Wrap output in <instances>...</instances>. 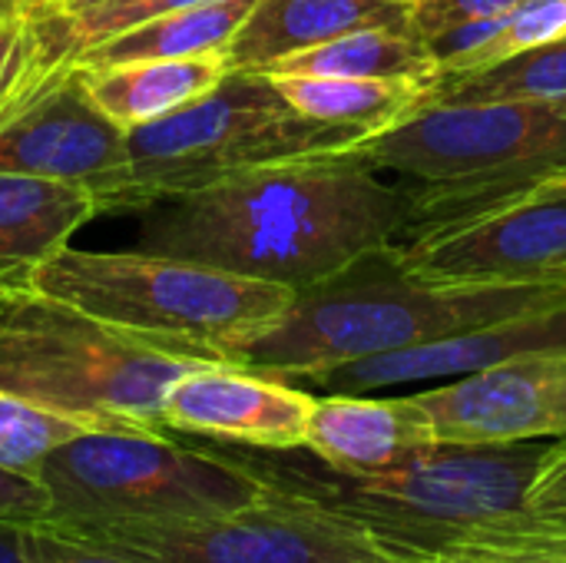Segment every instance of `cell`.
I'll return each mask as SVG.
<instances>
[{
	"instance_id": "6da1fadb",
	"label": "cell",
	"mask_w": 566,
	"mask_h": 563,
	"mask_svg": "<svg viewBox=\"0 0 566 563\" xmlns=\"http://www.w3.org/2000/svg\"><path fill=\"white\" fill-rule=\"evenodd\" d=\"M408 222V192L348 146L159 199L139 209L136 249L302 292L388 249Z\"/></svg>"
},
{
	"instance_id": "7a4b0ae2",
	"label": "cell",
	"mask_w": 566,
	"mask_h": 563,
	"mask_svg": "<svg viewBox=\"0 0 566 563\" xmlns=\"http://www.w3.org/2000/svg\"><path fill=\"white\" fill-rule=\"evenodd\" d=\"M295 451H232L269 491L322 504L415 563L444 557L566 561V528L527 511L547 441L438 445L411 465L348 475Z\"/></svg>"
},
{
	"instance_id": "3957f363",
	"label": "cell",
	"mask_w": 566,
	"mask_h": 563,
	"mask_svg": "<svg viewBox=\"0 0 566 563\" xmlns=\"http://www.w3.org/2000/svg\"><path fill=\"white\" fill-rule=\"evenodd\" d=\"M557 312H566V285L438 289L401 275L381 249L348 272L295 292L292 305L232 345L226 362L312 382L361 358Z\"/></svg>"
},
{
	"instance_id": "277c9868",
	"label": "cell",
	"mask_w": 566,
	"mask_h": 563,
	"mask_svg": "<svg viewBox=\"0 0 566 563\" xmlns=\"http://www.w3.org/2000/svg\"><path fill=\"white\" fill-rule=\"evenodd\" d=\"M30 292L206 362H226L232 345L272 325L295 299L289 285L189 259L70 246L36 269Z\"/></svg>"
},
{
	"instance_id": "5b68a950",
	"label": "cell",
	"mask_w": 566,
	"mask_h": 563,
	"mask_svg": "<svg viewBox=\"0 0 566 563\" xmlns=\"http://www.w3.org/2000/svg\"><path fill=\"white\" fill-rule=\"evenodd\" d=\"M199 365L33 292L0 305V385L90 428L163 431L169 388Z\"/></svg>"
},
{
	"instance_id": "8992f818",
	"label": "cell",
	"mask_w": 566,
	"mask_h": 563,
	"mask_svg": "<svg viewBox=\"0 0 566 563\" xmlns=\"http://www.w3.org/2000/svg\"><path fill=\"white\" fill-rule=\"evenodd\" d=\"M355 149L411 199V222L468 212L566 166V106L421 103Z\"/></svg>"
},
{
	"instance_id": "52a82bcc",
	"label": "cell",
	"mask_w": 566,
	"mask_h": 563,
	"mask_svg": "<svg viewBox=\"0 0 566 563\" xmlns=\"http://www.w3.org/2000/svg\"><path fill=\"white\" fill-rule=\"evenodd\" d=\"M361 139L355 129L295 113L265 73L235 70L196 103L126 129L129 163L96 196V209L139 212L159 199L212 186L262 163L335 153Z\"/></svg>"
},
{
	"instance_id": "ba28073f",
	"label": "cell",
	"mask_w": 566,
	"mask_h": 563,
	"mask_svg": "<svg viewBox=\"0 0 566 563\" xmlns=\"http://www.w3.org/2000/svg\"><path fill=\"white\" fill-rule=\"evenodd\" d=\"M36 481L50 494L53 524L199 521L265 498V484L232 451L186 448L139 428H93L70 438L40 465Z\"/></svg>"
},
{
	"instance_id": "9c48e42d",
	"label": "cell",
	"mask_w": 566,
	"mask_h": 563,
	"mask_svg": "<svg viewBox=\"0 0 566 563\" xmlns=\"http://www.w3.org/2000/svg\"><path fill=\"white\" fill-rule=\"evenodd\" d=\"M46 524L143 563H415L361 524L269 488L249 508L199 521Z\"/></svg>"
},
{
	"instance_id": "30bf717a",
	"label": "cell",
	"mask_w": 566,
	"mask_h": 563,
	"mask_svg": "<svg viewBox=\"0 0 566 563\" xmlns=\"http://www.w3.org/2000/svg\"><path fill=\"white\" fill-rule=\"evenodd\" d=\"M391 265L438 289L566 285V196H521L408 222Z\"/></svg>"
},
{
	"instance_id": "8fae6325",
	"label": "cell",
	"mask_w": 566,
	"mask_h": 563,
	"mask_svg": "<svg viewBox=\"0 0 566 563\" xmlns=\"http://www.w3.org/2000/svg\"><path fill=\"white\" fill-rule=\"evenodd\" d=\"M441 445L494 448L566 435V348L504 358L448 385L415 392Z\"/></svg>"
},
{
	"instance_id": "7c38bea8",
	"label": "cell",
	"mask_w": 566,
	"mask_h": 563,
	"mask_svg": "<svg viewBox=\"0 0 566 563\" xmlns=\"http://www.w3.org/2000/svg\"><path fill=\"white\" fill-rule=\"evenodd\" d=\"M126 163V129L96 106L83 66L43 80L36 96L0 126V173L76 183L96 199Z\"/></svg>"
},
{
	"instance_id": "4fadbf2b",
	"label": "cell",
	"mask_w": 566,
	"mask_h": 563,
	"mask_svg": "<svg viewBox=\"0 0 566 563\" xmlns=\"http://www.w3.org/2000/svg\"><path fill=\"white\" fill-rule=\"evenodd\" d=\"M315 395L229 362H206L182 375L163 408V425L255 451L305 448Z\"/></svg>"
},
{
	"instance_id": "5bb4252c",
	"label": "cell",
	"mask_w": 566,
	"mask_h": 563,
	"mask_svg": "<svg viewBox=\"0 0 566 563\" xmlns=\"http://www.w3.org/2000/svg\"><path fill=\"white\" fill-rule=\"evenodd\" d=\"M537 348H566V312L527 319V322H507L497 329L464 332V335H451L441 342L361 358V362H352V365H342L312 378V385L325 392L368 395V392L398 388V385L464 378L504 358L537 352Z\"/></svg>"
},
{
	"instance_id": "9a60e30c",
	"label": "cell",
	"mask_w": 566,
	"mask_h": 563,
	"mask_svg": "<svg viewBox=\"0 0 566 563\" xmlns=\"http://www.w3.org/2000/svg\"><path fill=\"white\" fill-rule=\"evenodd\" d=\"M438 445L441 441L415 395L375 398L371 392H325L315 398L305 431V451L348 475L391 471L418 461Z\"/></svg>"
},
{
	"instance_id": "2e32d148",
	"label": "cell",
	"mask_w": 566,
	"mask_h": 563,
	"mask_svg": "<svg viewBox=\"0 0 566 563\" xmlns=\"http://www.w3.org/2000/svg\"><path fill=\"white\" fill-rule=\"evenodd\" d=\"M96 212L93 192L76 183L0 173V302L27 295L36 269Z\"/></svg>"
},
{
	"instance_id": "e0dca14e",
	"label": "cell",
	"mask_w": 566,
	"mask_h": 563,
	"mask_svg": "<svg viewBox=\"0 0 566 563\" xmlns=\"http://www.w3.org/2000/svg\"><path fill=\"white\" fill-rule=\"evenodd\" d=\"M371 27L408 30V0H255L222 60L229 73H262L282 56Z\"/></svg>"
},
{
	"instance_id": "ac0fdd59",
	"label": "cell",
	"mask_w": 566,
	"mask_h": 563,
	"mask_svg": "<svg viewBox=\"0 0 566 563\" xmlns=\"http://www.w3.org/2000/svg\"><path fill=\"white\" fill-rule=\"evenodd\" d=\"M229 73L222 56H179V60H133L116 66H83L86 90L96 106L119 123L136 129L163 119L222 83Z\"/></svg>"
},
{
	"instance_id": "d6986e66",
	"label": "cell",
	"mask_w": 566,
	"mask_h": 563,
	"mask_svg": "<svg viewBox=\"0 0 566 563\" xmlns=\"http://www.w3.org/2000/svg\"><path fill=\"white\" fill-rule=\"evenodd\" d=\"M285 103L328 126H345L368 136H378L401 123L411 110L421 106L428 83L415 80H358V76H285L265 73Z\"/></svg>"
},
{
	"instance_id": "ffe728a7",
	"label": "cell",
	"mask_w": 566,
	"mask_h": 563,
	"mask_svg": "<svg viewBox=\"0 0 566 563\" xmlns=\"http://www.w3.org/2000/svg\"><path fill=\"white\" fill-rule=\"evenodd\" d=\"M255 0H209L159 13L90 50L76 66H116L133 60L222 56L235 30L252 13Z\"/></svg>"
},
{
	"instance_id": "44dd1931",
	"label": "cell",
	"mask_w": 566,
	"mask_h": 563,
	"mask_svg": "<svg viewBox=\"0 0 566 563\" xmlns=\"http://www.w3.org/2000/svg\"><path fill=\"white\" fill-rule=\"evenodd\" d=\"M262 73L285 76H358V80H415L431 83L438 76V60L408 30H355L318 43L312 50L275 60Z\"/></svg>"
},
{
	"instance_id": "7402d4cb",
	"label": "cell",
	"mask_w": 566,
	"mask_h": 563,
	"mask_svg": "<svg viewBox=\"0 0 566 563\" xmlns=\"http://www.w3.org/2000/svg\"><path fill=\"white\" fill-rule=\"evenodd\" d=\"M544 103L566 106V37L521 50L491 66L438 73L421 103Z\"/></svg>"
},
{
	"instance_id": "603a6c76",
	"label": "cell",
	"mask_w": 566,
	"mask_h": 563,
	"mask_svg": "<svg viewBox=\"0 0 566 563\" xmlns=\"http://www.w3.org/2000/svg\"><path fill=\"white\" fill-rule=\"evenodd\" d=\"M209 0H126L109 10H63V7H33L27 23L33 33V80H46L73 70L99 43L159 17L169 10L196 7Z\"/></svg>"
},
{
	"instance_id": "cb8c5ba5",
	"label": "cell",
	"mask_w": 566,
	"mask_h": 563,
	"mask_svg": "<svg viewBox=\"0 0 566 563\" xmlns=\"http://www.w3.org/2000/svg\"><path fill=\"white\" fill-rule=\"evenodd\" d=\"M93 431L86 421L46 411L0 385V468L33 475L70 438Z\"/></svg>"
},
{
	"instance_id": "d4e9b609",
	"label": "cell",
	"mask_w": 566,
	"mask_h": 563,
	"mask_svg": "<svg viewBox=\"0 0 566 563\" xmlns=\"http://www.w3.org/2000/svg\"><path fill=\"white\" fill-rule=\"evenodd\" d=\"M33 53L27 13L0 20V126L23 110V90L33 83Z\"/></svg>"
},
{
	"instance_id": "484cf974",
	"label": "cell",
	"mask_w": 566,
	"mask_h": 563,
	"mask_svg": "<svg viewBox=\"0 0 566 563\" xmlns=\"http://www.w3.org/2000/svg\"><path fill=\"white\" fill-rule=\"evenodd\" d=\"M527 0H408V30L418 40L441 37L474 20L507 17Z\"/></svg>"
},
{
	"instance_id": "4316f807",
	"label": "cell",
	"mask_w": 566,
	"mask_h": 563,
	"mask_svg": "<svg viewBox=\"0 0 566 563\" xmlns=\"http://www.w3.org/2000/svg\"><path fill=\"white\" fill-rule=\"evenodd\" d=\"M524 504L541 521L566 528V435L557 438L554 445H547V455L541 458V465L527 484Z\"/></svg>"
},
{
	"instance_id": "83f0119b",
	"label": "cell",
	"mask_w": 566,
	"mask_h": 563,
	"mask_svg": "<svg viewBox=\"0 0 566 563\" xmlns=\"http://www.w3.org/2000/svg\"><path fill=\"white\" fill-rule=\"evenodd\" d=\"M50 518V494L33 475L0 468V528H33Z\"/></svg>"
},
{
	"instance_id": "f1b7e54d",
	"label": "cell",
	"mask_w": 566,
	"mask_h": 563,
	"mask_svg": "<svg viewBox=\"0 0 566 563\" xmlns=\"http://www.w3.org/2000/svg\"><path fill=\"white\" fill-rule=\"evenodd\" d=\"M27 563H143L123 557L106 548H93L86 541H76L50 524L30 528V557Z\"/></svg>"
},
{
	"instance_id": "f546056e",
	"label": "cell",
	"mask_w": 566,
	"mask_h": 563,
	"mask_svg": "<svg viewBox=\"0 0 566 563\" xmlns=\"http://www.w3.org/2000/svg\"><path fill=\"white\" fill-rule=\"evenodd\" d=\"M30 528H0V563H27Z\"/></svg>"
},
{
	"instance_id": "4dcf8cb0",
	"label": "cell",
	"mask_w": 566,
	"mask_h": 563,
	"mask_svg": "<svg viewBox=\"0 0 566 563\" xmlns=\"http://www.w3.org/2000/svg\"><path fill=\"white\" fill-rule=\"evenodd\" d=\"M521 196H566V166L547 173V176H541V179H534L531 186H524V189H517L514 196H504V199H521ZM504 199H497V202H504Z\"/></svg>"
},
{
	"instance_id": "1f68e13d",
	"label": "cell",
	"mask_w": 566,
	"mask_h": 563,
	"mask_svg": "<svg viewBox=\"0 0 566 563\" xmlns=\"http://www.w3.org/2000/svg\"><path fill=\"white\" fill-rule=\"evenodd\" d=\"M434 563H566V561H491V557H444Z\"/></svg>"
},
{
	"instance_id": "d6a6232c",
	"label": "cell",
	"mask_w": 566,
	"mask_h": 563,
	"mask_svg": "<svg viewBox=\"0 0 566 563\" xmlns=\"http://www.w3.org/2000/svg\"><path fill=\"white\" fill-rule=\"evenodd\" d=\"M20 13H27V10H33V7H46V3H60V0H10Z\"/></svg>"
},
{
	"instance_id": "836d02e7",
	"label": "cell",
	"mask_w": 566,
	"mask_h": 563,
	"mask_svg": "<svg viewBox=\"0 0 566 563\" xmlns=\"http://www.w3.org/2000/svg\"><path fill=\"white\" fill-rule=\"evenodd\" d=\"M13 13H20L10 0H0V20H7V17H13Z\"/></svg>"
},
{
	"instance_id": "e575fe53",
	"label": "cell",
	"mask_w": 566,
	"mask_h": 563,
	"mask_svg": "<svg viewBox=\"0 0 566 563\" xmlns=\"http://www.w3.org/2000/svg\"><path fill=\"white\" fill-rule=\"evenodd\" d=\"M0 305H3V302H0Z\"/></svg>"
}]
</instances>
